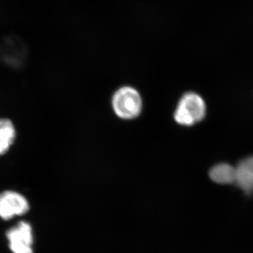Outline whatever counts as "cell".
I'll return each instance as SVG.
<instances>
[{"mask_svg":"<svg viewBox=\"0 0 253 253\" xmlns=\"http://www.w3.org/2000/svg\"><path fill=\"white\" fill-rule=\"evenodd\" d=\"M206 115V105L200 95L188 92L181 98L174 113V120L178 124L191 126L201 122Z\"/></svg>","mask_w":253,"mask_h":253,"instance_id":"cell-1","label":"cell"},{"mask_svg":"<svg viewBox=\"0 0 253 253\" xmlns=\"http://www.w3.org/2000/svg\"><path fill=\"white\" fill-rule=\"evenodd\" d=\"M112 104L114 112L123 119L137 117L142 108L140 94L130 86H124L118 89L113 95Z\"/></svg>","mask_w":253,"mask_h":253,"instance_id":"cell-2","label":"cell"},{"mask_svg":"<svg viewBox=\"0 0 253 253\" xmlns=\"http://www.w3.org/2000/svg\"><path fill=\"white\" fill-rule=\"evenodd\" d=\"M9 247L14 253H33L32 228L26 221H20L16 227L6 233Z\"/></svg>","mask_w":253,"mask_h":253,"instance_id":"cell-3","label":"cell"},{"mask_svg":"<svg viewBox=\"0 0 253 253\" xmlns=\"http://www.w3.org/2000/svg\"><path fill=\"white\" fill-rule=\"evenodd\" d=\"M29 205L22 195L15 191H4L0 194V217L11 219L15 215H21L28 212Z\"/></svg>","mask_w":253,"mask_h":253,"instance_id":"cell-4","label":"cell"},{"mask_svg":"<svg viewBox=\"0 0 253 253\" xmlns=\"http://www.w3.org/2000/svg\"><path fill=\"white\" fill-rule=\"evenodd\" d=\"M247 195L253 193V156L244 158L235 168V182Z\"/></svg>","mask_w":253,"mask_h":253,"instance_id":"cell-5","label":"cell"},{"mask_svg":"<svg viewBox=\"0 0 253 253\" xmlns=\"http://www.w3.org/2000/svg\"><path fill=\"white\" fill-rule=\"evenodd\" d=\"M210 177L219 184H231L235 182V168L229 163H219L211 168Z\"/></svg>","mask_w":253,"mask_h":253,"instance_id":"cell-6","label":"cell"},{"mask_svg":"<svg viewBox=\"0 0 253 253\" xmlns=\"http://www.w3.org/2000/svg\"><path fill=\"white\" fill-rule=\"evenodd\" d=\"M3 57L6 61H18L23 59L24 47L23 43L16 38H9L5 40L1 47Z\"/></svg>","mask_w":253,"mask_h":253,"instance_id":"cell-7","label":"cell"},{"mask_svg":"<svg viewBox=\"0 0 253 253\" xmlns=\"http://www.w3.org/2000/svg\"><path fill=\"white\" fill-rule=\"evenodd\" d=\"M16 138L13 123L8 119H0V155L7 152Z\"/></svg>","mask_w":253,"mask_h":253,"instance_id":"cell-8","label":"cell"}]
</instances>
